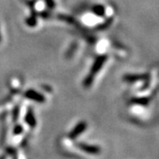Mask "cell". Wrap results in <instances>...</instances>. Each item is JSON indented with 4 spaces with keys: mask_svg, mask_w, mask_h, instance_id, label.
Listing matches in <instances>:
<instances>
[{
    "mask_svg": "<svg viewBox=\"0 0 159 159\" xmlns=\"http://www.w3.org/2000/svg\"><path fill=\"white\" fill-rule=\"evenodd\" d=\"M106 58H107V57H105V56H101V57H97V60L95 61L93 66H92V68H91L90 73H89V74L88 75V77H87L85 79V80H84V86H85V87H89V86L92 84L93 80L95 78L96 74L101 70L102 66H103L105 60H106Z\"/></svg>",
    "mask_w": 159,
    "mask_h": 159,
    "instance_id": "cell-1",
    "label": "cell"
},
{
    "mask_svg": "<svg viewBox=\"0 0 159 159\" xmlns=\"http://www.w3.org/2000/svg\"><path fill=\"white\" fill-rule=\"evenodd\" d=\"M78 147L82 151L88 154H90V155H98L101 151L99 147L95 146V145H89V144H85V143H79Z\"/></svg>",
    "mask_w": 159,
    "mask_h": 159,
    "instance_id": "cell-2",
    "label": "cell"
},
{
    "mask_svg": "<svg viewBox=\"0 0 159 159\" xmlns=\"http://www.w3.org/2000/svg\"><path fill=\"white\" fill-rule=\"evenodd\" d=\"M86 128H87V123H86V122H80V123H79L78 125H76L74 129H73V131L70 133L69 137H70L71 139H75L77 136L80 135V134L86 130Z\"/></svg>",
    "mask_w": 159,
    "mask_h": 159,
    "instance_id": "cell-3",
    "label": "cell"
},
{
    "mask_svg": "<svg viewBox=\"0 0 159 159\" xmlns=\"http://www.w3.org/2000/svg\"><path fill=\"white\" fill-rule=\"evenodd\" d=\"M25 96L29 98V99H32L34 101H36V102H44V97H43L42 95H40L39 93L35 92L34 90H29L26 92Z\"/></svg>",
    "mask_w": 159,
    "mask_h": 159,
    "instance_id": "cell-4",
    "label": "cell"
},
{
    "mask_svg": "<svg viewBox=\"0 0 159 159\" xmlns=\"http://www.w3.org/2000/svg\"><path fill=\"white\" fill-rule=\"evenodd\" d=\"M26 122L31 127H34L36 125V120L34 119V114H33V112L31 111H29V112L26 115Z\"/></svg>",
    "mask_w": 159,
    "mask_h": 159,
    "instance_id": "cell-5",
    "label": "cell"
},
{
    "mask_svg": "<svg viewBox=\"0 0 159 159\" xmlns=\"http://www.w3.org/2000/svg\"><path fill=\"white\" fill-rule=\"evenodd\" d=\"M93 11L97 14V15H99V16H102V15H104V7L102 6H94V8H93Z\"/></svg>",
    "mask_w": 159,
    "mask_h": 159,
    "instance_id": "cell-6",
    "label": "cell"
},
{
    "mask_svg": "<svg viewBox=\"0 0 159 159\" xmlns=\"http://www.w3.org/2000/svg\"><path fill=\"white\" fill-rule=\"evenodd\" d=\"M22 132V127L20 125H16V127L14 128V133L15 134H20Z\"/></svg>",
    "mask_w": 159,
    "mask_h": 159,
    "instance_id": "cell-7",
    "label": "cell"
},
{
    "mask_svg": "<svg viewBox=\"0 0 159 159\" xmlns=\"http://www.w3.org/2000/svg\"><path fill=\"white\" fill-rule=\"evenodd\" d=\"M47 1V4H48V6H51V7H53L54 6V3H53V1L52 0H46Z\"/></svg>",
    "mask_w": 159,
    "mask_h": 159,
    "instance_id": "cell-8",
    "label": "cell"
},
{
    "mask_svg": "<svg viewBox=\"0 0 159 159\" xmlns=\"http://www.w3.org/2000/svg\"><path fill=\"white\" fill-rule=\"evenodd\" d=\"M17 113H18V108L15 109V119H17Z\"/></svg>",
    "mask_w": 159,
    "mask_h": 159,
    "instance_id": "cell-9",
    "label": "cell"
},
{
    "mask_svg": "<svg viewBox=\"0 0 159 159\" xmlns=\"http://www.w3.org/2000/svg\"><path fill=\"white\" fill-rule=\"evenodd\" d=\"M0 42H1V34H0Z\"/></svg>",
    "mask_w": 159,
    "mask_h": 159,
    "instance_id": "cell-10",
    "label": "cell"
}]
</instances>
